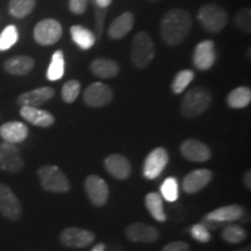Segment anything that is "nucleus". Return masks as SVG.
Segmentation results:
<instances>
[{
	"label": "nucleus",
	"instance_id": "nucleus-1",
	"mask_svg": "<svg viewBox=\"0 0 251 251\" xmlns=\"http://www.w3.org/2000/svg\"><path fill=\"white\" fill-rule=\"evenodd\" d=\"M192 28V17L185 9L172 8L161 20V36L168 46H178L187 39Z\"/></svg>",
	"mask_w": 251,
	"mask_h": 251
},
{
	"label": "nucleus",
	"instance_id": "nucleus-2",
	"mask_svg": "<svg viewBox=\"0 0 251 251\" xmlns=\"http://www.w3.org/2000/svg\"><path fill=\"white\" fill-rule=\"evenodd\" d=\"M212 102V94L205 87H193L187 91L180 103L184 117L196 118L205 113Z\"/></svg>",
	"mask_w": 251,
	"mask_h": 251
},
{
	"label": "nucleus",
	"instance_id": "nucleus-3",
	"mask_svg": "<svg viewBox=\"0 0 251 251\" xmlns=\"http://www.w3.org/2000/svg\"><path fill=\"white\" fill-rule=\"evenodd\" d=\"M155 43L147 31H139L131 43V63L137 69H146L155 57Z\"/></svg>",
	"mask_w": 251,
	"mask_h": 251
},
{
	"label": "nucleus",
	"instance_id": "nucleus-4",
	"mask_svg": "<svg viewBox=\"0 0 251 251\" xmlns=\"http://www.w3.org/2000/svg\"><path fill=\"white\" fill-rule=\"evenodd\" d=\"M203 29L216 34L227 26L229 15L227 11L216 4H206L199 8L197 15Z\"/></svg>",
	"mask_w": 251,
	"mask_h": 251
},
{
	"label": "nucleus",
	"instance_id": "nucleus-5",
	"mask_svg": "<svg viewBox=\"0 0 251 251\" xmlns=\"http://www.w3.org/2000/svg\"><path fill=\"white\" fill-rule=\"evenodd\" d=\"M37 176L41 186L45 191L52 193H67L70 190V181L58 166L45 165L39 169Z\"/></svg>",
	"mask_w": 251,
	"mask_h": 251
},
{
	"label": "nucleus",
	"instance_id": "nucleus-6",
	"mask_svg": "<svg viewBox=\"0 0 251 251\" xmlns=\"http://www.w3.org/2000/svg\"><path fill=\"white\" fill-rule=\"evenodd\" d=\"M62 25L55 19H45L34 28V39L41 46H52L62 37Z\"/></svg>",
	"mask_w": 251,
	"mask_h": 251
},
{
	"label": "nucleus",
	"instance_id": "nucleus-7",
	"mask_svg": "<svg viewBox=\"0 0 251 251\" xmlns=\"http://www.w3.org/2000/svg\"><path fill=\"white\" fill-rule=\"evenodd\" d=\"M113 97H114V93H113L111 86H108L107 84L100 83V81H96L87 86L83 94L84 102L90 107L107 106L112 102Z\"/></svg>",
	"mask_w": 251,
	"mask_h": 251
},
{
	"label": "nucleus",
	"instance_id": "nucleus-8",
	"mask_svg": "<svg viewBox=\"0 0 251 251\" xmlns=\"http://www.w3.org/2000/svg\"><path fill=\"white\" fill-rule=\"evenodd\" d=\"M169 163V153L164 148H155L143 163V177L152 180L158 178Z\"/></svg>",
	"mask_w": 251,
	"mask_h": 251
},
{
	"label": "nucleus",
	"instance_id": "nucleus-9",
	"mask_svg": "<svg viewBox=\"0 0 251 251\" xmlns=\"http://www.w3.org/2000/svg\"><path fill=\"white\" fill-rule=\"evenodd\" d=\"M0 213L11 221H18L23 215L20 200L5 184H0Z\"/></svg>",
	"mask_w": 251,
	"mask_h": 251
},
{
	"label": "nucleus",
	"instance_id": "nucleus-10",
	"mask_svg": "<svg viewBox=\"0 0 251 251\" xmlns=\"http://www.w3.org/2000/svg\"><path fill=\"white\" fill-rule=\"evenodd\" d=\"M94 238H96V235L92 231L77 227L65 228L59 235V241L63 246L75 248V249L89 247Z\"/></svg>",
	"mask_w": 251,
	"mask_h": 251
},
{
	"label": "nucleus",
	"instance_id": "nucleus-11",
	"mask_svg": "<svg viewBox=\"0 0 251 251\" xmlns=\"http://www.w3.org/2000/svg\"><path fill=\"white\" fill-rule=\"evenodd\" d=\"M25 165L20 149L13 143L0 144V169L8 172H19Z\"/></svg>",
	"mask_w": 251,
	"mask_h": 251
},
{
	"label": "nucleus",
	"instance_id": "nucleus-12",
	"mask_svg": "<svg viewBox=\"0 0 251 251\" xmlns=\"http://www.w3.org/2000/svg\"><path fill=\"white\" fill-rule=\"evenodd\" d=\"M85 191L92 205L101 207L108 201V185L101 177L91 175L85 179Z\"/></svg>",
	"mask_w": 251,
	"mask_h": 251
},
{
	"label": "nucleus",
	"instance_id": "nucleus-13",
	"mask_svg": "<svg viewBox=\"0 0 251 251\" xmlns=\"http://www.w3.org/2000/svg\"><path fill=\"white\" fill-rule=\"evenodd\" d=\"M192 59L197 69L202 71L209 70L216 62L215 43L211 40H205L198 43L194 48Z\"/></svg>",
	"mask_w": 251,
	"mask_h": 251
},
{
	"label": "nucleus",
	"instance_id": "nucleus-14",
	"mask_svg": "<svg viewBox=\"0 0 251 251\" xmlns=\"http://www.w3.org/2000/svg\"><path fill=\"white\" fill-rule=\"evenodd\" d=\"M126 237L131 242L153 243L159 238V230L143 222H133L125 229Z\"/></svg>",
	"mask_w": 251,
	"mask_h": 251
},
{
	"label": "nucleus",
	"instance_id": "nucleus-15",
	"mask_svg": "<svg viewBox=\"0 0 251 251\" xmlns=\"http://www.w3.org/2000/svg\"><path fill=\"white\" fill-rule=\"evenodd\" d=\"M180 152L190 162L203 163L211 159L212 151L209 147L196 139L185 140L180 146Z\"/></svg>",
	"mask_w": 251,
	"mask_h": 251
},
{
	"label": "nucleus",
	"instance_id": "nucleus-16",
	"mask_svg": "<svg viewBox=\"0 0 251 251\" xmlns=\"http://www.w3.org/2000/svg\"><path fill=\"white\" fill-rule=\"evenodd\" d=\"M213 174L208 169H198L185 176L183 180V190L187 194L198 193L211 183Z\"/></svg>",
	"mask_w": 251,
	"mask_h": 251
},
{
	"label": "nucleus",
	"instance_id": "nucleus-17",
	"mask_svg": "<svg viewBox=\"0 0 251 251\" xmlns=\"http://www.w3.org/2000/svg\"><path fill=\"white\" fill-rule=\"evenodd\" d=\"M105 168L112 177L119 180H125L129 178L131 174L130 162L125 156L119 153H113L105 158Z\"/></svg>",
	"mask_w": 251,
	"mask_h": 251
},
{
	"label": "nucleus",
	"instance_id": "nucleus-18",
	"mask_svg": "<svg viewBox=\"0 0 251 251\" xmlns=\"http://www.w3.org/2000/svg\"><path fill=\"white\" fill-rule=\"evenodd\" d=\"M55 96V90L52 87L43 86L33 91H28L19 96L18 103L23 106H31V107H39L47 101H49Z\"/></svg>",
	"mask_w": 251,
	"mask_h": 251
},
{
	"label": "nucleus",
	"instance_id": "nucleus-19",
	"mask_svg": "<svg viewBox=\"0 0 251 251\" xmlns=\"http://www.w3.org/2000/svg\"><path fill=\"white\" fill-rule=\"evenodd\" d=\"M29 129L24 122L9 121L0 127V136L4 142L8 143H21L27 139Z\"/></svg>",
	"mask_w": 251,
	"mask_h": 251
},
{
	"label": "nucleus",
	"instance_id": "nucleus-20",
	"mask_svg": "<svg viewBox=\"0 0 251 251\" xmlns=\"http://www.w3.org/2000/svg\"><path fill=\"white\" fill-rule=\"evenodd\" d=\"M20 115L29 124L37 126V127H51L55 124V118L51 113L39 107L31 106H23L20 109Z\"/></svg>",
	"mask_w": 251,
	"mask_h": 251
},
{
	"label": "nucleus",
	"instance_id": "nucleus-21",
	"mask_svg": "<svg viewBox=\"0 0 251 251\" xmlns=\"http://www.w3.org/2000/svg\"><path fill=\"white\" fill-rule=\"evenodd\" d=\"M244 215V208L240 205H229L225 207H220L211 213H208L205 218L213 221L221 222L227 226L230 222L237 221Z\"/></svg>",
	"mask_w": 251,
	"mask_h": 251
},
{
	"label": "nucleus",
	"instance_id": "nucleus-22",
	"mask_svg": "<svg viewBox=\"0 0 251 251\" xmlns=\"http://www.w3.org/2000/svg\"><path fill=\"white\" fill-rule=\"evenodd\" d=\"M134 27V14L131 12H125L113 20L109 25L108 35L113 40H120L127 35Z\"/></svg>",
	"mask_w": 251,
	"mask_h": 251
},
{
	"label": "nucleus",
	"instance_id": "nucleus-23",
	"mask_svg": "<svg viewBox=\"0 0 251 251\" xmlns=\"http://www.w3.org/2000/svg\"><path fill=\"white\" fill-rule=\"evenodd\" d=\"M90 70L96 77L108 79L114 78L119 75L120 67L115 61L108 58H96L91 62Z\"/></svg>",
	"mask_w": 251,
	"mask_h": 251
},
{
	"label": "nucleus",
	"instance_id": "nucleus-24",
	"mask_svg": "<svg viewBox=\"0 0 251 251\" xmlns=\"http://www.w3.org/2000/svg\"><path fill=\"white\" fill-rule=\"evenodd\" d=\"M35 62L29 56H15L7 59L4 64V69L8 74L14 75V76H26L33 70Z\"/></svg>",
	"mask_w": 251,
	"mask_h": 251
},
{
	"label": "nucleus",
	"instance_id": "nucleus-25",
	"mask_svg": "<svg viewBox=\"0 0 251 251\" xmlns=\"http://www.w3.org/2000/svg\"><path fill=\"white\" fill-rule=\"evenodd\" d=\"M70 34L74 42L83 50L92 48L97 41V36L94 35L93 31L81 25H74L70 28Z\"/></svg>",
	"mask_w": 251,
	"mask_h": 251
},
{
	"label": "nucleus",
	"instance_id": "nucleus-26",
	"mask_svg": "<svg viewBox=\"0 0 251 251\" xmlns=\"http://www.w3.org/2000/svg\"><path fill=\"white\" fill-rule=\"evenodd\" d=\"M144 203H146L147 209L156 221L158 222H165L166 215L164 213V206H163V199L161 194L156 192H150L147 194L146 199H144Z\"/></svg>",
	"mask_w": 251,
	"mask_h": 251
},
{
	"label": "nucleus",
	"instance_id": "nucleus-27",
	"mask_svg": "<svg viewBox=\"0 0 251 251\" xmlns=\"http://www.w3.org/2000/svg\"><path fill=\"white\" fill-rule=\"evenodd\" d=\"M251 102V90L247 86L236 87L228 94L227 103L231 108H244Z\"/></svg>",
	"mask_w": 251,
	"mask_h": 251
},
{
	"label": "nucleus",
	"instance_id": "nucleus-28",
	"mask_svg": "<svg viewBox=\"0 0 251 251\" xmlns=\"http://www.w3.org/2000/svg\"><path fill=\"white\" fill-rule=\"evenodd\" d=\"M64 54H63L62 50H56L54 55H52L51 61H50L48 71H47V78L51 81L59 80L64 76Z\"/></svg>",
	"mask_w": 251,
	"mask_h": 251
},
{
	"label": "nucleus",
	"instance_id": "nucleus-29",
	"mask_svg": "<svg viewBox=\"0 0 251 251\" xmlns=\"http://www.w3.org/2000/svg\"><path fill=\"white\" fill-rule=\"evenodd\" d=\"M36 5V0H11L8 9L11 15L17 19L26 18L33 12Z\"/></svg>",
	"mask_w": 251,
	"mask_h": 251
},
{
	"label": "nucleus",
	"instance_id": "nucleus-30",
	"mask_svg": "<svg viewBox=\"0 0 251 251\" xmlns=\"http://www.w3.org/2000/svg\"><path fill=\"white\" fill-rule=\"evenodd\" d=\"M221 236L227 243L237 244L243 242L246 240L248 234L247 230L243 227L238 225H227L225 226L224 230H222Z\"/></svg>",
	"mask_w": 251,
	"mask_h": 251
},
{
	"label": "nucleus",
	"instance_id": "nucleus-31",
	"mask_svg": "<svg viewBox=\"0 0 251 251\" xmlns=\"http://www.w3.org/2000/svg\"><path fill=\"white\" fill-rule=\"evenodd\" d=\"M194 79V72L192 70H181L177 72L171 84V90L176 94L183 93L185 89L192 83Z\"/></svg>",
	"mask_w": 251,
	"mask_h": 251
},
{
	"label": "nucleus",
	"instance_id": "nucleus-32",
	"mask_svg": "<svg viewBox=\"0 0 251 251\" xmlns=\"http://www.w3.org/2000/svg\"><path fill=\"white\" fill-rule=\"evenodd\" d=\"M161 196L170 202H174L178 199L179 187H178V180L175 177H169L163 181L161 185Z\"/></svg>",
	"mask_w": 251,
	"mask_h": 251
},
{
	"label": "nucleus",
	"instance_id": "nucleus-33",
	"mask_svg": "<svg viewBox=\"0 0 251 251\" xmlns=\"http://www.w3.org/2000/svg\"><path fill=\"white\" fill-rule=\"evenodd\" d=\"M19 40V31L14 25H9L0 34V51L8 50L13 47Z\"/></svg>",
	"mask_w": 251,
	"mask_h": 251
},
{
	"label": "nucleus",
	"instance_id": "nucleus-34",
	"mask_svg": "<svg viewBox=\"0 0 251 251\" xmlns=\"http://www.w3.org/2000/svg\"><path fill=\"white\" fill-rule=\"evenodd\" d=\"M80 83L78 80H68L62 87V99L67 103L75 102L80 93Z\"/></svg>",
	"mask_w": 251,
	"mask_h": 251
},
{
	"label": "nucleus",
	"instance_id": "nucleus-35",
	"mask_svg": "<svg viewBox=\"0 0 251 251\" xmlns=\"http://www.w3.org/2000/svg\"><path fill=\"white\" fill-rule=\"evenodd\" d=\"M234 24L243 30L244 33L249 34L251 31V11L250 8H241L240 11L235 14Z\"/></svg>",
	"mask_w": 251,
	"mask_h": 251
},
{
	"label": "nucleus",
	"instance_id": "nucleus-36",
	"mask_svg": "<svg viewBox=\"0 0 251 251\" xmlns=\"http://www.w3.org/2000/svg\"><path fill=\"white\" fill-rule=\"evenodd\" d=\"M190 234L199 243H208L212 240L211 233L202 224H196L192 226L190 229Z\"/></svg>",
	"mask_w": 251,
	"mask_h": 251
},
{
	"label": "nucleus",
	"instance_id": "nucleus-37",
	"mask_svg": "<svg viewBox=\"0 0 251 251\" xmlns=\"http://www.w3.org/2000/svg\"><path fill=\"white\" fill-rule=\"evenodd\" d=\"M107 14V8H101L96 6L94 8V17H96V29L98 39H100L103 29V23H105V17Z\"/></svg>",
	"mask_w": 251,
	"mask_h": 251
},
{
	"label": "nucleus",
	"instance_id": "nucleus-38",
	"mask_svg": "<svg viewBox=\"0 0 251 251\" xmlns=\"http://www.w3.org/2000/svg\"><path fill=\"white\" fill-rule=\"evenodd\" d=\"M90 0H69V8L74 14H83Z\"/></svg>",
	"mask_w": 251,
	"mask_h": 251
},
{
	"label": "nucleus",
	"instance_id": "nucleus-39",
	"mask_svg": "<svg viewBox=\"0 0 251 251\" xmlns=\"http://www.w3.org/2000/svg\"><path fill=\"white\" fill-rule=\"evenodd\" d=\"M162 251H191L188 243L184 241H174V242L166 244Z\"/></svg>",
	"mask_w": 251,
	"mask_h": 251
},
{
	"label": "nucleus",
	"instance_id": "nucleus-40",
	"mask_svg": "<svg viewBox=\"0 0 251 251\" xmlns=\"http://www.w3.org/2000/svg\"><path fill=\"white\" fill-rule=\"evenodd\" d=\"M113 0H94V2H96V6H98V7H101V8H107L109 5L112 4Z\"/></svg>",
	"mask_w": 251,
	"mask_h": 251
},
{
	"label": "nucleus",
	"instance_id": "nucleus-41",
	"mask_svg": "<svg viewBox=\"0 0 251 251\" xmlns=\"http://www.w3.org/2000/svg\"><path fill=\"white\" fill-rule=\"evenodd\" d=\"M244 185H246V187L248 190H250L251 188V174L250 171H248L246 175H244Z\"/></svg>",
	"mask_w": 251,
	"mask_h": 251
},
{
	"label": "nucleus",
	"instance_id": "nucleus-42",
	"mask_svg": "<svg viewBox=\"0 0 251 251\" xmlns=\"http://www.w3.org/2000/svg\"><path fill=\"white\" fill-rule=\"evenodd\" d=\"M105 250H106L105 244H103V243H98V244H96V246L92 248V250H91V251H105Z\"/></svg>",
	"mask_w": 251,
	"mask_h": 251
},
{
	"label": "nucleus",
	"instance_id": "nucleus-43",
	"mask_svg": "<svg viewBox=\"0 0 251 251\" xmlns=\"http://www.w3.org/2000/svg\"><path fill=\"white\" fill-rule=\"evenodd\" d=\"M237 251H251V250H250V247H247V248H242V249H238Z\"/></svg>",
	"mask_w": 251,
	"mask_h": 251
}]
</instances>
